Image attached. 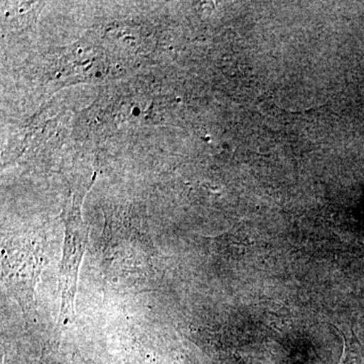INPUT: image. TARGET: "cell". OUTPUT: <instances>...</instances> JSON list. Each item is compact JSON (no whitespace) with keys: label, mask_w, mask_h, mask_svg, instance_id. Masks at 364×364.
Listing matches in <instances>:
<instances>
[{"label":"cell","mask_w":364,"mask_h":364,"mask_svg":"<svg viewBox=\"0 0 364 364\" xmlns=\"http://www.w3.org/2000/svg\"><path fill=\"white\" fill-rule=\"evenodd\" d=\"M88 243V231L81 219L79 200H74L65 214V239L60 268L59 291L61 298L60 324L67 325L74 314L77 291L79 267Z\"/></svg>","instance_id":"6da1fadb"},{"label":"cell","mask_w":364,"mask_h":364,"mask_svg":"<svg viewBox=\"0 0 364 364\" xmlns=\"http://www.w3.org/2000/svg\"><path fill=\"white\" fill-rule=\"evenodd\" d=\"M334 328L340 333L344 342L343 354L340 364H364V347L353 330L346 331L336 326Z\"/></svg>","instance_id":"7a4b0ae2"}]
</instances>
